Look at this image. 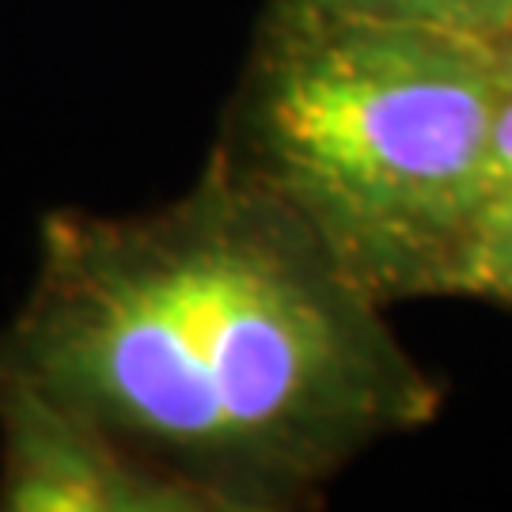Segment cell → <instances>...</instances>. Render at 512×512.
Returning a JSON list of instances; mask_svg holds the SVG:
<instances>
[{"label": "cell", "mask_w": 512, "mask_h": 512, "mask_svg": "<svg viewBox=\"0 0 512 512\" xmlns=\"http://www.w3.org/2000/svg\"><path fill=\"white\" fill-rule=\"evenodd\" d=\"M494 54H497V61H501V73L512 76V27L494 42Z\"/></svg>", "instance_id": "obj_7"}, {"label": "cell", "mask_w": 512, "mask_h": 512, "mask_svg": "<svg viewBox=\"0 0 512 512\" xmlns=\"http://www.w3.org/2000/svg\"><path fill=\"white\" fill-rule=\"evenodd\" d=\"M512 205V76L501 73L490 152H486V209Z\"/></svg>", "instance_id": "obj_6"}, {"label": "cell", "mask_w": 512, "mask_h": 512, "mask_svg": "<svg viewBox=\"0 0 512 512\" xmlns=\"http://www.w3.org/2000/svg\"><path fill=\"white\" fill-rule=\"evenodd\" d=\"M281 12L300 16L384 19L425 31L475 38L494 46L512 27V0H270Z\"/></svg>", "instance_id": "obj_4"}, {"label": "cell", "mask_w": 512, "mask_h": 512, "mask_svg": "<svg viewBox=\"0 0 512 512\" xmlns=\"http://www.w3.org/2000/svg\"><path fill=\"white\" fill-rule=\"evenodd\" d=\"M308 228L209 152L145 213L54 209L0 372L42 387L209 512L311 505L440 414V384Z\"/></svg>", "instance_id": "obj_1"}, {"label": "cell", "mask_w": 512, "mask_h": 512, "mask_svg": "<svg viewBox=\"0 0 512 512\" xmlns=\"http://www.w3.org/2000/svg\"><path fill=\"white\" fill-rule=\"evenodd\" d=\"M448 296H475L512 308V205H494L482 213L452 274Z\"/></svg>", "instance_id": "obj_5"}, {"label": "cell", "mask_w": 512, "mask_h": 512, "mask_svg": "<svg viewBox=\"0 0 512 512\" xmlns=\"http://www.w3.org/2000/svg\"><path fill=\"white\" fill-rule=\"evenodd\" d=\"M0 509L209 512V505L42 387L0 372Z\"/></svg>", "instance_id": "obj_3"}, {"label": "cell", "mask_w": 512, "mask_h": 512, "mask_svg": "<svg viewBox=\"0 0 512 512\" xmlns=\"http://www.w3.org/2000/svg\"><path fill=\"white\" fill-rule=\"evenodd\" d=\"M497 92L486 42L270 4L213 152L376 300L448 296L486 213Z\"/></svg>", "instance_id": "obj_2"}]
</instances>
